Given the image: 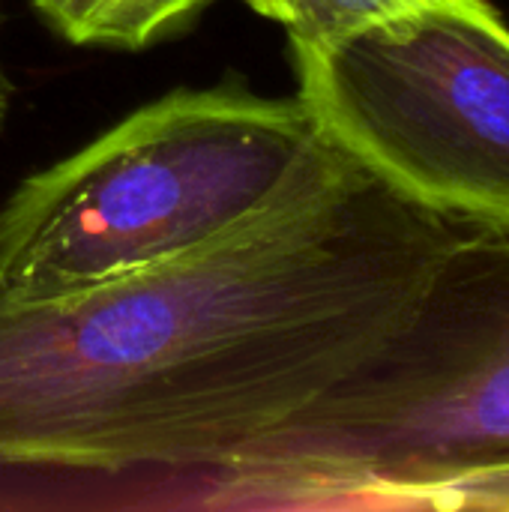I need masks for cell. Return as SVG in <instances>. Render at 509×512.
Instances as JSON below:
<instances>
[{
    "label": "cell",
    "mask_w": 509,
    "mask_h": 512,
    "mask_svg": "<svg viewBox=\"0 0 509 512\" xmlns=\"http://www.w3.org/2000/svg\"><path fill=\"white\" fill-rule=\"evenodd\" d=\"M459 231L327 138L189 252L0 291V510H222L261 447L402 330Z\"/></svg>",
    "instance_id": "1"
},
{
    "label": "cell",
    "mask_w": 509,
    "mask_h": 512,
    "mask_svg": "<svg viewBox=\"0 0 509 512\" xmlns=\"http://www.w3.org/2000/svg\"><path fill=\"white\" fill-rule=\"evenodd\" d=\"M509 465V228H462L402 330L285 426L222 510H411Z\"/></svg>",
    "instance_id": "2"
},
{
    "label": "cell",
    "mask_w": 509,
    "mask_h": 512,
    "mask_svg": "<svg viewBox=\"0 0 509 512\" xmlns=\"http://www.w3.org/2000/svg\"><path fill=\"white\" fill-rule=\"evenodd\" d=\"M300 96L180 87L0 204V291L87 288L201 246L273 198L321 147Z\"/></svg>",
    "instance_id": "3"
},
{
    "label": "cell",
    "mask_w": 509,
    "mask_h": 512,
    "mask_svg": "<svg viewBox=\"0 0 509 512\" xmlns=\"http://www.w3.org/2000/svg\"><path fill=\"white\" fill-rule=\"evenodd\" d=\"M291 54L324 138L411 204L507 231L509 24L492 0H438Z\"/></svg>",
    "instance_id": "4"
},
{
    "label": "cell",
    "mask_w": 509,
    "mask_h": 512,
    "mask_svg": "<svg viewBox=\"0 0 509 512\" xmlns=\"http://www.w3.org/2000/svg\"><path fill=\"white\" fill-rule=\"evenodd\" d=\"M33 12L72 45L147 51L186 33L216 0H30Z\"/></svg>",
    "instance_id": "5"
},
{
    "label": "cell",
    "mask_w": 509,
    "mask_h": 512,
    "mask_svg": "<svg viewBox=\"0 0 509 512\" xmlns=\"http://www.w3.org/2000/svg\"><path fill=\"white\" fill-rule=\"evenodd\" d=\"M258 15L285 27L291 45H318L378 21L423 9L438 0H243Z\"/></svg>",
    "instance_id": "6"
},
{
    "label": "cell",
    "mask_w": 509,
    "mask_h": 512,
    "mask_svg": "<svg viewBox=\"0 0 509 512\" xmlns=\"http://www.w3.org/2000/svg\"><path fill=\"white\" fill-rule=\"evenodd\" d=\"M411 510L509 512V465L450 477L417 495Z\"/></svg>",
    "instance_id": "7"
},
{
    "label": "cell",
    "mask_w": 509,
    "mask_h": 512,
    "mask_svg": "<svg viewBox=\"0 0 509 512\" xmlns=\"http://www.w3.org/2000/svg\"><path fill=\"white\" fill-rule=\"evenodd\" d=\"M9 105H12V81H9V75L3 69V60H0V123L9 114Z\"/></svg>",
    "instance_id": "8"
}]
</instances>
